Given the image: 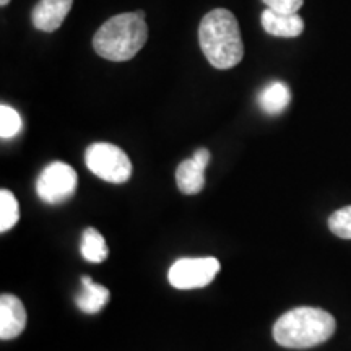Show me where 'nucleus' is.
Returning <instances> with one entry per match:
<instances>
[{
    "mask_svg": "<svg viewBox=\"0 0 351 351\" xmlns=\"http://www.w3.org/2000/svg\"><path fill=\"white\" fill-rule=\"evenodd\" d=\"M199 43L210 65L218 70L236 67L244 57L239 23L226 8H215L202 19Z\"/></svg>",
    "mask_w": 351,
    "mask_h": 351,
    "instance_id": "obj_1",
    "label": "nucleus"
},
{
    "mask_svg": "<svg viewBox=\"0 0 351 351\" xmlns=\"http://www.w3.org/2000/svg\"><path fill=\"white\" fill-rule=\"evenodd\" d=\"M333 315L320 307L301 306L288 311L274 326V339L280 346L306 350L326 343L335 333Z\"/></svg>",
    "mask_w": 351,
    "mask_h": 351,
    "instance_id": "obj_2",
    "label": "nucleus"
},
{
    "mask_svg": "<svg viewBox=\"0 0 351 351\" xmlns=\"http://www.w3.org/2000/svg\"><path fill=\"white\" fill-rule=\"evenodd\" d=\"M148 39L145 12H125L111 16L96 32L93 47L98 56L112 62H125L137 56Z\"/></svg>",
    "mask_w": 351,
    "mask_h": 351,
    "instance_id": "obj_3",
    "label": "nucleus"
},
{
    "mask_svg": "<svg viewBox=\"0 0 351 351\" xmlns=\"http://www.w3.org/2000/svg\"><path fill=\"white\" fill-rule=\"evenodd\" d=\"M85 165L95 176L111 184H124L132 176L129 156L112 143H91L85 152Z\"/></svg>",
    "mask_w": 351,
    "mask_h": 351,
    "instance_id": "obj_4",
    "label": "nucleus"
},
{
    "mask_svg": "<svg viewBox=\"0 0 351 351\" xmlns=\"http://www.w3.org/2000/svg\"><path fill=\"white\" fill-rule=\"evenodd\" d=\"M75 169L62 161L47 165L36 181V194L46 204L57 205L72 199L77 191Z\"/></svg>",
    "mask_w": 351,
    "mask_h": 351,
    "instance_id": "obj_5",
    "label": "nucleus"
},
{
    "mask_svg": "<svg viewBox=\"0 0 351 351\" xmlns=\"http://www.w3.org/2000/svg\"><path fill=\"white\" fill-rule=\"evenodd\" d=\"M219 269L221 265L215 257L179 258L171 265L168 280L176 289L204 288L213 282Z\"/></svg>",
    "mask_w": 351,
    "mask_h": 351,
    "instance_id": "obj_6",
    "label": "nucleus"
},
{
    "mask_svg": "<svg viewBox=\"0 0 351 351\" xmlns=\"http://www.w3.org/2000/svg\"><path fill=\"white\" fill-rule=\"evenodd\" d=\"M210 152L207 148H199L192 158L184 160L176 169V182L179 191L186 195H195L204 191L205 169L210 163Z\"/></svg>",
    "mask_w": 351,
    "mask_h": 351,
    "instance_id": "obj_7",
    "label": "nucleus"
},
{
    "mask_svg": "<svg viewBox=\"0 0 351 351\" xmlns=\"http://www.w3.org/2000/svg\"><path fill=\"white\" fill-rule=\"evenodd\" d=\"M26 309L20 298L3 293L0 296V339L13 340L23 333L26 327Z\"/></svg>",
    "mask_w": 351,
    "mask_h": 351,
    "instance_id": "obj_8",
    "label": "nucleus"
},
{
    "mask_svg": "<svg viewBox=\"0 0 351 351\" xmlns=\"http://www.w3.org/2000/svg\"><path fill=\"white\" fill-rule=\"evenodd\" d=\"M72 5L73 0H39L32 13L34 28L46 33L56 32L62 26Z\"/></svg>",
    "mask_w": 351,
    "mask_h": 351,
    "instance_id": "obj_9",
    "label": "nucleus"
},
{
    "mask_svg": "<svg viewBox=\"0 0 351 351\" xmlns=\"http://www.w3.org/2000/svg\"><path fill=\"white\" fill-rule=\"evenodd\" d=\"M262 26L276 38H296L304 29V21L298 13H278L267 8L262 13Z\"/></svg>",
    "mask_w": 351,
    "mask_h": 351,
    "instance_id": "obj_10",
    "label": "nucleus"
},
{
    "mask_svg": "<svg viewBox=\"0 0 351 351\" xmlns=\"http://www.w3.org/2000/svg\"><path fill=\"white\" fill-rule=\"evenodd\" d=\"M111 300V293L103 285L95 283L91 276H82V289L75 296L78 309L85 314H98Z\"/></svg>",
    "mask_w": 351,
    "mask_h": 351,
    "instance_id": "obj_11",
    "label": "nucleus"
},
{
    "mask_svg": "<svg viewBox=\"0 0 351 351\" xmlns=\"http://www.w3.org/2000/svg\"><path fill=\"white\" fill-rule=\"evenodd\" d=\"M291 101V93L289 88L283 82H271L267 85L258 95V106L262 108L263 112L276 116L283 112L288 108Z\"/></svg>",
    "mask_w": 351,
    "mask_h": 351,
    "instance_id": "obj_12",
    "label": "nucleus"
},
{
    "mask_svg": "<svg viewBox=\"0 0 351 351\" xmlns=\"http://www.w3.org/2000/svg\"><path fill=\"white\" fill-rule=\"evenodd\" d=\"M82 257L91 263H101L108 258L109 249L103 234L95 228H86L82 238Z\"/></svg>",
    "mask_w": 351,
    "mask_h": 351,
    "instance_id": "obj_13",
    "label": "nucleus"
},
{
    "mask_svg": "<svg viewBox=\"0 0 351 351\" xmlns=\"http://www.w3.org/2000/svg\"><path fill=\"white\" fill-rule=\"evenodd\" d=\"M20 207L15 195L7 189L0 191V231L7 232L19 223Z\"/></svg>",
    "mask_w": 351,
    "mask_h": 351,
    "instance_id": "obj_14",
    "label": "nucleus"
},
{
    "mask_svg": "<svg viewBox=\"0 0 351 351\" xmlns=\"http://www.w3.org/2000/svg\"><path fill=\"white\" fill-rule=\"evenodd\" d=\"M328 230L337 238L351 239V205L337 210L328 217Z\"/></svg>",
    "mask_w": 351,
    "mask_h": 351,
    "instance_id": "obj_15",
    "label": "nucleus"
},
{
    "mask_svg": "<svg viewBox=\"0 0 351 351\" xmlns=\"http://www.w3.org/2000/svg\"><path fill=\"white\" fill-rule=\"evenodd\" d=\"M21 130V117L12 106H0V137L13 138Z\"/></svg>",
    "mask_w": 351,
    "mask_h": 351,
    "instance_id": "obj_16",
    "label": "nucleus"
},
{
    "mask_svg": "<svg viewBox=\"0 0 351 351\" xmlns=\"http://www.w3.org/2000/svg\"><path fill=\"white\" fill-rule=\"evenodd\" d=\"M267 8L278 13H298L304 0H262Z\"/></svg>",
    "mask_w": 351,
    "mask_h": 351,
    "instance_id": "obj_17",
    "label": "nucleus"
},
{
    "mask_svg": "<svg viewBox=\"0 0 351 351\" xmlns=\"http://www.w3.org/2000/svg\"><path fill=\"white\" fill-rule=\"evenodd\" d=\"M8 3H10V0H0V5H2V7L8 5Z\"/></svg>",
    "mask_w": 351,
    "mask_h": 351,
    "instance_id": "obj_18",
    "label": "nucleus"
}]
</instances>
